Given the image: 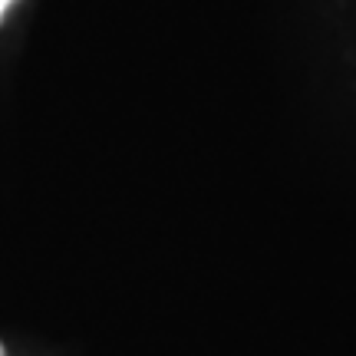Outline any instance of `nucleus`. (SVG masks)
<instances>
[{
  "instance_id": "obj_1",
  "label": "nucleus",
  "mask_w": 356,
  "mask_h": 356,
  "mask_svg": "<svg viewBox=\"0 0 356 356\" xmlns=\"http://www.w3.org/2000/svg\"><path fill=\"white\" fill-rule=\"evenodd\" d=\"M13 0H0V24H3V17H7V10H10Z\"/></svg>"
},
{
  "instance_id": "obj_2",
  "label": "nucleus",
  "mask_w": 356,
  "mask_h": 356,
  "mask_svg": "<svg viewBox=\"0 0 356 356\" xmlns=\"http://www.w3.org/2000/svg\"><path fill=\"white\" fill-rule=\"evenodd\" d=\"M0 356H3V346H0Z\"/></svg>"
}]
</instances>
